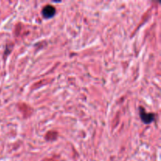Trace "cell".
I'll return each mask as SVG.
<instances>
[{"instance_id":"1","label":"cell","mask_w":161,"mask_h":161,"mask_svg":"<svg viewBox=\"0 0 161 161\" xmlns=\"http://www.w3.org/2000/svg\"><path fill=\"white\" fill-rule=\"evenodd\" d=\"M140 111V117H141L142 120L144 124H149L153 121L154 119V114L153 113H147L145 111L144 108L142 107H140L139 108Z\"/></svg>"},{"instance_id":"2","label":"cell","mask_w":161,"mask_h":161,"mask_svg":"<svg viewBox=\"0 0 161 161\" xmlns=\"http://www.w3.org/2000/svg\"><path fill=\"white\" fill-rule=\"evenodd\" d=\"M55 12H56L55 7H53L51 5H47L42 9V14L45 18H51L52 17L54 16Z\"/></svg>"}]
</instances>
